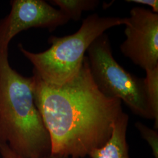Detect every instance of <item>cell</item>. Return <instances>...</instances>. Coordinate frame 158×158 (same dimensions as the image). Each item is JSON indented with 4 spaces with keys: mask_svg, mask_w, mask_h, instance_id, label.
<instances>
[{
    "mask_svg": "<svg viewBox=\"0 0 158 158\" xmlns=\"http://www.w3.org/2000/svg\"><path fill=\"white\" fill-rule=\"evenodd\" d=\"M124 25L126 39L120 45L122 53L145 70L158 67V14L134 7Z\"/></svg>",
    "mask_w": 158,
    "mask_h": 158,
    "instance_id": "obj_5",
    "label": "cell"
},
{
    "mask_svg": "<svg viewBox=\"0 0 158 158\" xmlns=\"http://www.w3.org/2000/svg\"><path fill=\"white\" fill-rule=\"evenodd\" d=\"M36 106L51 138L52 154L84 158L104 145L124 113L122 102L106 96L96 85L85 56L78 73L60 85L34 73Z\"/></svg>",
    "mask_w": 158,
    "mask_h": 158,
    "instance_id": "obj_1",
    "label": "cell"
},
{
    "mask_svg": "<svg viewBox=\"0 0 158 158\" xmlns=\"http://www.w3.org/2000/svg\"><path fill=\"white\" fill-rule=\"evenodd\" d=\"M129 117L124 112L116 121L113 132L108 141L96 149L89 156L91 158H130L127 141Z\"/></svg>",
    "mask_w": 158,
    "mask_h": 158,
    "instance_id": "obj_7",
    "label": "cell"
},
{
    "mask_svg": "<svg viewBox=\"0 0 158 158\" xmlns=\"http://www.w3.org/2000/svg\"><path fill=\"white\" fill-rule=\"evenodd\" d=\"M135 126L151 147L155 158H158V134L156 130L151 129L141 122L135 123Z\"/></svg>",
    "mask_w": 158,
    "mask_h": 158,
    "instance_id": "obj_10",
    "label": "cell"
},
{
    "mask_svg": "<svg viewBox=\"0 0 158 158\" xmlns=\"http://www.w3.org/2000/svg\"><path fill=\"white\" fill-rule=\"evenodd\" d=\"M10 14L0 21V49H7L12 39L32 28L53 31L70 20L59 10L43 0L12 1Z\"/></svg>",
    "mask_w": 158,
    "mask_h": 158,
    "instance_id": "obj_6",
    "label": "cell"
},
{
    "mask_svg": "<svg viewBox=\"0 0 158 158\" xmlns=\"http://www.w3.org/2000/svg\"><path fill=\"white\" fill-rule=\"evenodd\" d=\"M128 2H134L138 4H142L152 8L154 13H158V0H127Z\"/></svg>",
    "mask_w": 158,
    "mask_h": 158,
    "instance_id": "obj_12",
    "label": "cell"
},
{
    "mask_svg": "<svg viewBox=\"0 0 158 158\" xmlns=\"http://www.w3.org/2000/svg\"><path fill=\"white\" fill-rule=\"evenodd\" d=\"M126 19L127 17H100L93 14L83 21L76 33L50 37L51 47L42 52H31L21 44L18 48L33 65L34 73L48 84L62 85L78 73L92 42L108 29L125 25Z\"/></svg>",
    "mask_w": 158,
    "mask_h": 158,
    "instance_id": "obj_3",
    "label": "cell"
},
{
    "mask_svg": "<svg viewBox=\"0 0 158 158\" xmlns=\"http://www.w3.org/2000/svg\"><path fill=\"white\" fill-rule=\"evenodd\" d=\"M52 4L59 6V10L69 20L78 21L83 12L94 10L100 4L98 0H53Z\"/></svg>",
    "mask_w": 158,
    "mask_h": 158,
    "instance_id": "obj_8",
    "label": "cell"
},
{
    "mask_svg": "<svg viewBox=\"0 0 158 158\" xmlns=\"http://www.w3.org/2000/svg\"><path fill=\"white\" fill-rule=\"evenodd\" d=\"M0 155L1 158H23L17 155L16 153L12 151L10 148L6 143H0ZM43 158H68L58 156L53 154H50L49 155Z\"/></svg>",
    "mask_w": 158,
    "mask_h": 158,
    "instance_id": "obj_11",
    "label": "cell"
},
{
    "mask_svg": "<svg viewBox=\"0 0 158 158\" xmlns=\"http://www.w3.org/2000/svg\"><path fill=\"white\" fill-rule=\"evenodd\" d=\"M0 143L23 158L52 152L50 136L35 102L32 76L11 67L8 49H0Z\"/></svg>",
    "mask_w": 158,
    "mask_h": 158,
    "instance_id": "obj_2",
    "label": "cell"
},
{
    "mask_svg": "<svg viewBox=\"0 0 158 158\" xmlns=\"http://www.w3.org/2000/svg\"><path fill=\"white\" fill-rule=\"evenodd\" d=\"M144 79L147 100L155 121V130L158 128V66L145 70Z\"/></svg>",
    "mask_w": 158,
    "mask_h": 158,
    "instance_id": "obj_9",
    "label": "cell"
},
{
    "mask_svg": "<svg viewBox=\"0 0 158 158\" xmlns=\"http://www.w3.org/2000/svg\"><path fill=\"white\" fill-rule=\"evenodd\" d=\"M87 52L92 78L102 93L124 102L136 115L153 119L144 79L130 73L115 60L107 35L97 37Z\"/></svg>",
    "mask_w": 158,
    "mask_h": 158,
    "instance_id": "obj_4",
    "label": "cell"
}]
</instances>
